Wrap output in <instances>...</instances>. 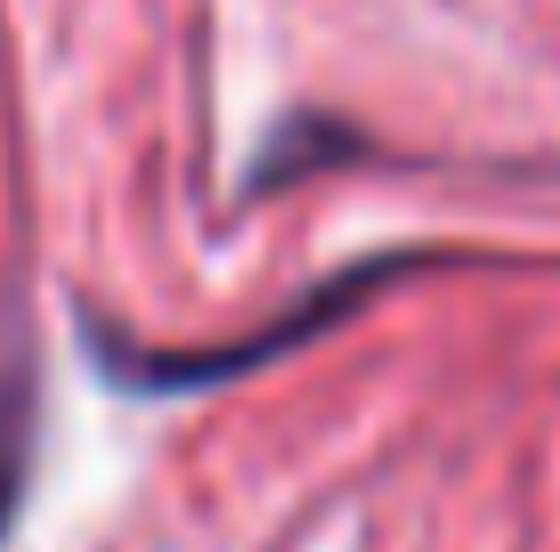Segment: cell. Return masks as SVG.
<instances>
[{
    "label": "cell",
    "instance_id": "obj_1",
    "mask_svg": "<svg viewBox=\"0 0 560 552\" xmlns=\"http://www.w3.org/2000/svg\"><path fill=\"white\" fill-rule=\"evenodd\" d=\"M25 471H33V383L9 374V383H0V537H9V520H16Z\"/></svg>",
    "mask_w": 560,
    "mask_h": 552
}]
</instances>
